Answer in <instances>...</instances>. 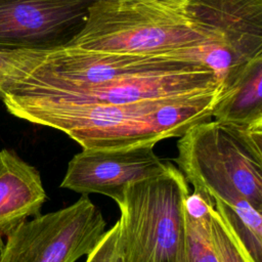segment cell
Instances as JSON below:
<instances>
[{
  "label": "cell",
  "instance_id": "1",
  "mask_svg": "<svg viewBox=\"0 0 262 262\" xmlns=\"http://www.w3.org/2000/svg\"><path fill=\"white\" fill-rule=\"evenodd\" d=\"M224 92L202 60L179 55L92 51L75 45L37 49L25 77L2 100L12 107L119 104Z\"/></svg>",
  "mask_w": 262,
  "mask_h": 262
},
{
  "label": "cell",
  "instance_id": "2",
  "mask_svg": "<svg viewBox=\"0 0 262 262\" xmlns=\"http://www.w3.org/2000/svg\"><path fill=\"white\" fill-rule=\"evenodd\" d=\"M70 45L92 51L179 55L202 60L227 89L234 81L222 39L194 23L183 5L148 0H97Z\"/></svg>",
  "mask_w": 262,
  "mask_h": 262
},
{
  "label": "cell",
  "instance_id": "3",
  "mask_svg": "<svg viewBox=\"0 0 262 262\" xmlns=\"http://www.w3.org/2000/svg\"><path fill=\"white\" fill-rule=\"evenodd\" d=\"M224 92L119 104L25 105L8 112L26 121L62 131L83 149L155 144L180 137L212 118Z\"/></svg>",
  "mask_w": 262,
  "mask_h": 262
},
{
  "label": "cell",
  "instance_id": "4",
  "mask_svg": "<svg viewBox=\"0 0 262 262\" xmlns=\"http://www.w3.org/2000/svg\"><path fill=\"white\" fill-rule=\"evenodd\" d=\"M177 149L174 161L193 192L227 215L262 211V123L204 121L180 136Z\"/></svg>",
  "mask_w": 262,
  "mask_h": 262
},
{
  "label": "cell",
  "instance_id": "5",
  "mask_svg": "<svg viewBox=\"0 0 262 262\" xmlns=\"http://www.w3.org/2000/svg\"><path fill=\"white\" fill-rule=\"evenodd\" d=\"M188 184L168 163L160 175L130 184L121 211L120 262H184Z\"/></svg>",
  "mask_w": 262,
  "mask_h": 262
},
{
  "label": "cell",
  "instance_id": "6",
  "mask_svg": "<svg viewBox=\"0 0 262 262\" xmlns=\"http://www.w3.org/2000/svg\"><path fill=\"white\" fill-rule=\"evenodd\" d=\"M98 208L83 194L69 207L37 215L5 235L0 262H76L105 233Z\"/></svg>",
  "mask_w": 262,
  "mask_h": 262
},
{
  "label": "cell",
  "instance_id": "7",
  "mask_svg": "<svg viewBox=\"0 0 262 262\" xmlns=\"http://www.w3.org/2000/svg\"><path fill=\"white\" fill-rule=\"evenodd\" d=\"M97 0H0V45L27 49L68 46Z\"/></svg>",
  "mask_w": 262,
  "mask_h": 262
},
{
  "label": "cell",
  "instance_id": "8",
  "mask_svg": "<svg viewBox=\"0 0 262 262\" xmlns=\"http://www.w3.org/2000/svg\"><path fill=\"white\" fill-rule=\"evenodd\" d=\"M154 146L83 149L69 162L60 186L83 194L100 193L117 203L130 184L166 171L168 163L156 155Z\"/></svg>",
  "mask_w": 262,
  "mask_h": 262
},
{
  "label": "cell",
  "instance_id": "9",
  "mask_svg": "<svg viewBox=\"0 0 262 262\" xmlns=\"http://www.w3.org/2000/svg\"><path fill=\"white\" fill-rule=\"evenodd\" d=\"M183 9L222 39L234 79L246 63L262 54V0H186Z\"/></svg>",
  "mask_w": 262,
  "mask_h": 262
},
{
  "label": "cell",
  "instance_id": "10",
  "mask_svg": "<svg viewBox=\"0 0 262 262\" xmlns=\"http://www.w3.org/2000/svg\"><path fill=\"white\" fill-rule=\"evenodd\" d=\"M46 201L38 170L9 149L0 150V236L29 217L39 215Z\"/></svg>",
  "mask_w": 262,
  "mask_h": 262
},
{
  "label": "cell",
  "instance_id": "11",
  "mask_svg": "<svg viewBox=\"0 0 262 262\" xmlns=\"http://www.w3.org/2000/svg\"><path fill=\"white\" fill-rule=\"evenodd\" d=\"M212 117L244 126L262 123V54L245 64L214 107Z\"/></svg>",
  "mask_w": 262,
  "mask_h": 262
},
{
  "label": "cell",
  "instance_id": "12",
  "mask_svg": "<svg viewBox=\"0 0 262 262\" xmlns=\"http://www.w3.org/2000/svg\"><path fill=\"white\" fill-rule=\"evenodd\" d=\"M184 262H218L212 245L207 198L189 193L186 201Z\"/></svg>",
  "mask_w": 262,
  "mask_h": 262
},
{
  "label": "cell",
  "instance_id": "13",
  "mask_svg": "<svg viewBox=\"0 0 262 262\" xmlns=\"http://www.w3.org/2000/svg\"><path fill=\"white\" fill-rule=\"evenodd\" d=\"M206 198L210 235L218 262H254L228 221L215 209L212 201L208 196Z\"/></svg>",
  "mask_w": 262,
  "mask_h": 262
},
{
  "label": "cell",
  "instance_id": "14",
  "mask_svg": "<svg viewBox=\"0 0 262 262\" xmlns=\"http://www.w3.org/2000/svg\"><path fill=\"white\" fill-rule=\"evenodd\" d=\"M37 49L13 48L0 45V99L28 73L34 62Z\"/></svg>",
  "mask_w": 262,
  "mask_h": 262
},
{
  "label": "cell",
  "instance_id": "15",
  "mask_svg": "<svg viewBox=\"0 0 262 262\" xmlns=\"http://www.w3.org/2000/svg\"><path fill=\"white\" fill-rule=\"evenodd\" d=\"M86 262H120L119 221L105 231L96 247L87 255Z\"/></svg>",
  "mask_w": 262,
  "mask_h": 262
},
{
  "label": "cell",
  "instance_id": "16",
  "mask_svg": "<svg viewBox=\"0 0 262 262\" xmlns=\"http://www.w3.org/2000/svg\"><path fill=\"white\" fill-rule=\"evenodd\" d=\"M148 1H154L159 3H164V4H172V5H183L186 0H148Z\"/></svg>",
  "mask_w": 262,
  "mask_h": 262
}]
</instances>
